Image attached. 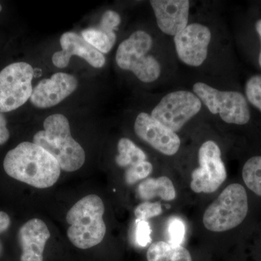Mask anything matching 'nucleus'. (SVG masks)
Returning <instances> with one entry per match:
<instances>
[{
	"instance_id": "1",
	"label": "nucleus",
	"mask_w": 261,
	"mask_h": 261,
	"mask_svg": "<svg viewBox=\"0 0 261 261\" xmlns=\"http://www.w3.org/2000/svg\"><path fill=\"white\" fill-rule=\"evenodd\" d=\"M3 166L10 177L38 189L53 186L61 176L56 159L34 142H21L10 150Z\"/></svg>"
},
{
	"instance_id": "2",
	"label": "nucleus",
	"mask_w": 261,
	"mask_h": 261,
	"mask_svg": "<svg viewBox=\"0 0 261 261\" xmlns=\"http://www.w3.org/2000/svg\"><path fill=\"white\" fill-rule=\"evenodd\" d=\"M33 141L51 154L61 169L67 172L77 171L85 162V152L72 137L69 122L63 114L47 117L44 121V130L38 132Z\"/></svg>"
},
{
	"instance_id": "3",
	"label": "nucleus",
	"mask_w": 261,
	"mask_h": 261,
	"mask_svg": "<svg viewBox=\"0 0 261 261\" xmlns=\"http://www.w3.org/2000/svg\"><path fill=\"white\" fill-rule=\"evenodd\" d=\"M104 213V203L99 196L89 195L78 201L66 216L70 243L82 250L99 245L106 233Z\"/></svg>"
},
{
	"instance_id": "4",
	"label": "nucleus",
	"mask_w": 261,
	"mask_h": 261,
	"mask_svg": "<svg viewBox=\"0 0 261 261\" xmlns=\"http://www.w3.org/2000/svg\"><path fill=\"white\" fill-rule=\"evenodd\" d=\"M152 37L144 31H137L118 46L116 51L117 64L129 70L141 82L151 83L159 78L161 65L153 56L149 55L152 47Z\"/></svg>"
},
{
	"instance_id": "5",
	"label": "nucleus",
	"mask_w": 261,
	"mask_h": 261,
	"mask_svg": "<svg viewBox=\"0 0 261 261\" xmlns=\"http://www.w3.org/2000/svg\"><path fill=\"white\" fill-rule=\"evenodd\" d=\"M247 212L246 190L240 184H231L207 207L202 221L209 231L223 232L241 224Z\"/></svg>"
},
{
	"instance_id": "6",
	"label": "nucleus",
	"mask_w": 261,
	"mask_h": 261,
	"mask_svg": "<svg viewBox=\"0 0 261 261\" xmlns=\"http://www.w3.org/2000/svg\"><path fill=\"white\" fill-rule=\"evenodd\" d=\"M194 94L213 114H219L224 122L245 125L250 120L246 98L237 91H221L202 82L193 86Z\"/></svg>"
},
{
	"instance_id": "7",
	"label": "nucleus",
	"mask_w": 261,
	"mask_h": 261,
	"mask_svg": "<svg viewBox=\"0 0 261 261\" xmlns=\"http://www.w3.org/2000/svg\"><path fill=\"white\" fill-rule=\"evenodd\" d=\"M34 73L25 62L12 63L0 71V113L15 111L30 99Z\"/></svg>"
},
{
	"instance_id": "8",
	"label": "nucleus",
	"mask_w": 261,
	"mask_h": 261,
	"mask_svg": "<svg viewBox=\"0 0 261 261\" xmlns=\"http://www.w3.org/2000/svg\"><path fill=\"white\" fill-rule=\"evenodd\" d=\"M202 102L190 91L171 92L162 98L151 116L176 133L200 112Z\"/></svg>"
},
{
	"instance_id": "9",
	"label": "nucleus",
	"mask_w": 261,
	"mask_h": 261,
	"mask_svg": "<svg viewBox=\"0 0 261 261\" xmlns=\"http://www.w3.org/2000/svg\"><path fill=\"white\" fill-rule=\"evenodd\" d=\"M198 159L200 168L192 172L190 187L196 193H213L227 177L219 145L214 141L204 142L199 149Z\"/></svg>"
},
{
	"instance_id": "10",
	"label": "nucleus",
	"mask_w": 261,
	"mask_h": 261,
	"mask_svg": "<svg viewBox=\"0 0 261 261\" xmlns=\"http://www.w3.org/2000/svg\"><path fill=\"white\" fill-rule=\"evenodd\" d=\"M211 39V32L206 25H187L173 39L178 58L190 66H200L207 58Z\"/></svg>"
},
{
	"instance_id": "11",
	"label": "nucleus",
	"mask_w": 261,
	"mask_h": 261,
	"mask_svg": "<svg viewBox=\"0 0 261 261\" xmlns=\"http://www.w3.org/2000/svg\"><path fill=\"white\" fill-rule=\"evenodd\" d=\"M135 130L141 140L166 155L176 154L181 145V140L175 132L154 119L148 113H141L137 116Z\"/></svg>"
},
{
	"instance_id": "12",
	"label": "nucleus",
	"mask_w": 261,
	"mask_h": 261,
	"mask_svg": "<svg viewBox=\"0 0 261 261\" xmlns=\"http://www.w3.org/2000/svg\"><path fill=\"white\" fill-rule=\"evenodd\" d=\"M78 87L73 75L56 73L41 81L33 89L30 101L36 108L45 109L56 106L70 96Z\"/></svg>"
},
{
	"instance_id": "13",
	"label": "nucleus",
	"mask_w": 261,
	"mask_h": 261,
	"mask_svg": "<svg viewBox=\"0 0 261 261\" xmlns=\"http://www.w3.org/2000/svg\"><path fill=\"white\" fill-rule=\"evenodd\" d=\"M60 42L62 50L57 51L53 56V64L58 68L68 66L72 56L83 58L96 68H102L106 64V58L102 53L74 32L64 33L61 36Z\"/></svg>"
},
{
	"instance_id": "14",
	"label": "nucleus",
	"mask_w": 261,
	"mask_h": 261,
	"mask_svg": "<svg viewBox=\"0 0 261 261\" xmlns=\"http://www.w3.org/2000/svg\"><path fill=\"white\" fill-rule=\"evenodd\" d=\"M150 5L158 25L164 34L174 37L188 25V0H152Z\"/></svg>"
},
{
	"instance_id": "15",
	"label": "nucleus",
	"mask_w": 261,
	"mask_h": 261,
	"mask_svg": "<svg viewBox=\"0 0 261 261\" xmlns=\"http://www.w3.org/2000/svg\"><path fill=\"white\" fill-rule=\"evenodd\" d=\"M49 238V228L42 220L33 219L27 221L18 232L22 250L20 261H43L44 248Z\"/></svg>"
},
{
	"instance_id": "16",
	"label": "nucleus",
	"mask_w": 261,
	"mask_h": 261,
	"mask_svg": "<svg viewBox=\"0 0 261 261\" xmlns=\"http://www.w3.org/2000/svg\"><path fill=\"white\" fill-rule=\"evenodd\" d=\"M140 199L149 200L160 197L163 200L171 201L176 198V190L172 181L166 176L158 178H147L137 188Z\"/></svg>"
},
{
	"instance_id": "17",
	"label": "nucleus",
	"mask_w": 261,
	"mask_h": 261,
	"mask_svg": "<svg viewBox=\"0 0 261 261\" xmlns=\"http://www.w3.org/2000/svg\"><path fill=\"white\" fill-rule=\"evenodd\" d=\"M82 37L102 54L109 53L116 42V33L99 25L85 29L82 32Z\"/></svg>"
},
{
	"instance_id": "18",
	"label": "nucleus",
	"mask_w": 261,
	"mask_h": 261,
	"mask_svg": "<svg viewBox=\"0 0 261 261\" xmlns=\"http://www.w3.org/2000/svg\"><path fill=\"white\" fill-rule=\"evenodd\" d=\"M118 151L116 163L120 167H130L147 160V155L144 151L137 147L129 139L122 138L119 140Z\"/></svg>"
},
{
	"instance_id": "19",
	"label": "nucleus",
	"mask_w": 261,
	"mask_h": 261,
	"mask_svg": "<svg viewBox=\"0 0 261 261\" xmlns=\"http://www.w3.org/2000/svg\"><path fill=\"white\" fill-rule=\"evenodd\" d=\"M243 178L247 188L261 197V156H254L245 163Z\"/></svg>"
},
{
	"instance_id": "20",
	"label": "nucleus",
	"mask_w": 261,
	"mask_h": 261,
	"mask_svg": "<svg viewBox=\"0 0 261 261\" xmlns=\"http://www.w3.org/2000/svg\"><path fill=\"white\" fill-rule=\"evenodd\" d=\"M185 223L178 217H172L168 224V244L173 247L181 246L185 238Z\"/></svg>"
},
{
	"instance_id": "21",
	"label": "nucleus",
	"mask_w": 261,
	"mask_h": 261,
	"mask_svg": "<svg viewBox=\"0 0 261 261\" xmlns=\"http://www.w3.org/2000/svg\"><path fill=\"white\" fill-rule=\"evenodd\" d=\"M173 247L166 242L152 244L147 252L148 261H171Z\"/></svg>"
},
{
	"instance_id": "22",
	"label": "nucleus",
	"mask_w": 261,
	"mask_h": 261,
	"mask_svg": "<svg viewBox=\"0 0 261 261\" xmlns=\"http://www.w3.org/2000/svg\"><path fill=\"white\" fill-rule=\"evenodd\" d=\"M152 171V165L148 161H143L130 166L125 173V179L128 185H133L140 180L147 178Z\"/></svg>"
},
{
	"instance_id": "23",
	"label": "nucleus",
	"mask_w": 261,
	"mask_h": 261,
	"mask_svg": "<svg viewBox=\"0 0 261 261\" xmlns=\"http://www.w3.org/2000/svg\"><path fill=\"white\" fill-rule=\"evenodd\" d=\"M245 94L249 102L261 112V75H253L247 80Z\"/></svg>"
},
{
	"instance_id": "24",
	"label": "nucleus",
	"mask_w": 261,
	"mask_h": 261,
	"mask_svg": "<svg viewBox=\"0 0 261 261\" xmlns=\"http://www.w3.org/2000/svg\"><path fill=\"white\" fill-rule=\"evenodd\" d=\"M162 205L160 202H145L137 206L135 211L136 218L141 221H147L162 214Z\"/></svg>"
},
{
	"instance_id": "25",
	"label": "nucleus",
	"mask_w": 261,
	"mask_h": 261,
	"mask_svg": "<svg viewBox=\"0 0 261 261\" xmlns=\"http://www.w3.org/2000/svg\"><path fill=\"white\" fill-rule=\"evenodd\" d=\"M151 228L147 221L137 219L136 221V242L141 247H146L150 243Z\"/></svg>"
},
{
	"instance_id": "26",
	"label": "nucleus",
	"mask_w": 261,
	"mask_h": 261,
	"mask_svg": "<svg viewBox=\"0 0 261 261\" xmlns=\"http://www.w3.org/2000/svg\"><path fill=\"white\" fill-rule=\"evenodd\" d=\"M121 22V16L118 13L113 11V10H107L102 15L99 25L102 27V28L114 32L115 30L118 29Z\"/></svg>"
},
{
	"instance_id": "27",
	"label": "nucleus",
	"mask_w": 261,
	"mask_h": 261,
	"mask_svg": "<svg viewBox=\"0 0 261 261\" xmlns=\"http://www.w3.org/2000/svg\"><path fill=\"white\" fill-rule=\"evenodd\" d=\"M171 261H192L191 255L190 252L184 247H173Z\"/></svg>"
},
{
	"instance_id": "28",
	"label": "nucleus",
	"mask_w": 261,
	"mask_h": 261,
	"mask_svg": "<svg viewBox=\"0 0 261 261\" xmlns=\"http://www.w3.org/2000/svg\"><path fill=\"white\" fill-rule=\"evenodd\" d=\"M10 138V132L7 127V121L3 113H0V145H4Z\"/></svg>"
},
{
	"instance_id": "29",
	"label": "nucleus",
	"mask_w": 261,
	"mask_h": 261,
	"mask_svg": "<svg viewBox=\"0 0 261 261\" xmlns=\"http://www.w3.org/2000/svg\"><path fill=\"white\" fill-rule=\"evenodd\" d=\"M10 218L7 213L0 211V233L5 232L10 226ZM2 251L1 244H0V253Z\"/></svg>"
},
{
	"instance_id": "30",
	"label": "nucleus",
	"mask_w": 261,
	"mask_h": 261,
	"mask_svg": "<svg viewBox=\"0 0 261 261\" xmlns=\"http://www.w3.org/2000/svg\"><path fill=\"white\" fill-rule=\"evenodd\" d=\"M255 29H256L257 34H258L261 40V19L260 20H257L256 24H255ZM258 62L259 65H260V66L261 67V50L260 56H259Z\"/></svg>"
},
{
	"instance_id": "31",
	"label": "nucleus",
	"mask_w": 261,
	"mask_h": 261,
	"mask_svg": "<svg viewBox=\"0 0 261 261\" xmlns=\"http://www.w3.org/2000/svg\"><path fill=\"white\" fill-rule=\"evenodd\" d=\"M2 9H3V8H2V5H0V12L2 11Z\"/></svg>"
}]
</instances>
